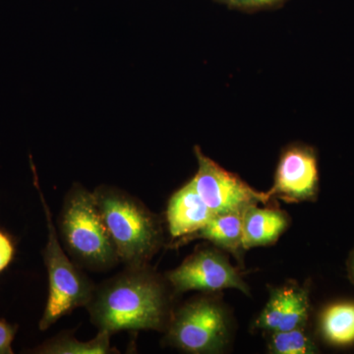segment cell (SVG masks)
Returning a JSON list of instances; mask_svg holds the SVG:
<instances>
[{
    "mask_svg": "<svg viewBox=\"0 0 354 354\" xmlns=\"http://www.w3.org/2000/svg\"><path fill=\"white\" fill-rule=\"evenodd\" d=\"M176 292L165 274L150 264L124 266L111 278L95 285L87 309L97 330L165 333L174 311Z\"/></svg>",
    "mask_w": 354,
    "mask_h": 354,
    "instance_id": "1",
    "label": "cell"
},
{
    "mask_svg": "<svg viewBox=\"0 0 354 354\" xmlns=\"http://www.w3.org/2000/svg\"><path fill=\"white\" fill-rule=\"evenodd\" d=\"M93 193L120 264H150L165 243L158 216L138 198L116 186L102 184Z\"/></svg>",
    "mask_w": 354,
    "mask_h": 354,
    "instance_id": "2",
    "label": "cell"
},
{
    "mask_svg": "<svg viewBox=\"0 0 354 354\" xmlns=\"http://www.w3.org/2000/svg\"><path fill=\"white\" fill-rule=\"evenodd\" d=\"M57 230L64 250L82 269L106 272L120 264L94 193L82 184L74 183L65 195Z\"/></svg>",
    "mask_w": 354,
    "mask_h": 354,
    "instance_id": "3",
    "label": "cell"
},
{
    "mask_svg": "<svg viewBox=\"0 0 354 354\" xmlns=\"http://www.w3.org/2000/svg\"><path fill=\"white\" fill-rule=\"evenodd\" d=\"M35 186L46 218L48 237L44 247V259L48 278V295L39 329L46 330L62 317L80 307L87 306L94 293L95 285L64 250L50 206L35 176Z\"/></svg>",
    "mask_w": 354,
    "mask_h": 354,
    "instance_id": "4",
    "label": "cell"
},
{
    "mask_svg": "<svg viewBox=\"0 0 354 354\" xmlns=\"http://www.w3.org/2000/svg\"><path fill=\"white\" fill-rule=\"evenodd\" d=\"M164 334L165 344L183 353L218 354L232 344L234 324L220 298L205 293L174 309Z\"/></svg>",
    "mask_w": 354,
    "mask_h": 354,
    "instance_id": "5",
    "label": "cell"
},
{
    "mask_svg": "<svg viewBox=\"0 0 354 354\" xmlns=\"http://www.w3.org/2000/svg\"><path fill=\"white\" fill-rule=\"evenodd\" d=\"M165 276L176 295L188 291L215 293L230 288L250 295L241 272L223 250L214 245L197 249Z\"/></svg>",
    "mask_w": 354,
    "mask_h": 354,
    "instance_id": "6",
    "label": "cell"
},
{
    "mask_svg": "<svg viewBox=\"0 0 354 354\" xmlns=\"http://www.w3.org/2000/svg\"><path fill=\"white\" fill-rule=\"evenodd\" d=\"M194 153L198 169L191 183L216 215L243 213L251 205L266 204L271 200L267 192L253 189L241 177L225 171L207 157L199 146L194 147Z\"/></svg>",
    "mask_w": 354,
    "mask_h": 354,
    "instance_id": "7",
    "label": "cell"
},
{
    "mask_svg": "<svg viewBox=\"0 0 354 354\" xmlns=\"http://www.w3.org/2000/svg\"><path fill=\"white\" fill-rule=\"evenodd\" d=\"M318 193L315 150L301 144L288 147L281 153L274 183L267 194L271 199L277 197L288 203H301L316 201Z\"/></svg>",
    "mask_w": 354,
    "mask_h": 354,
    "instance_id": "8",
    "label": "cell"
},
{
    "mask_svg": "<svg viewBox=\"0 0 354 354\" xmlns=\"http://www.w3.org/2000/svg\"><path fill=\"white\" fill-rule=\"evenodd\" d=\"M311 302L309 286L297 283L270 288L269 299L254 322V329L270 333L307 327Z\"/></svg>",
    "mask_w": 354,
    "mask_h": 354,
    "instance_id": "9",
    "label": "cell"
},
{
    "mask_svg": "<svg viewBox=\"0 0 354 354\" xmlns=\"http://www.w3.org/2000/svg\"><path fill=\"white\" fill-rule=\"evenodd\" d=\"M165 215L171 241H176L199 232L216 214L203 201L190 180L169 198Z\"/></svg>",
    "mask_w": 354,
    "mask_h": 354,
    "instance_id": "10",
    "label": "cell"
},
{
    "mask_svg": "<svg viewBox=\"0 0 354 354\" xmlns=\"http://www.w3.org/2000/svg\"><path fill=\"white\" fill-rule=\"evenodd\" d=\"M258 205H251L242 214L244 250L276 243L290 225L286 212Z\"/></svg>",
    "mask_w": 354,
    "mask_h": 354,
    "instance_id": "11",
    "label": "cell"
},
{
    "mask_svg": "<svg viewBox=\"0 0 354 354\" xmlns=\"http://www.w3.org/2000/svg\"><path fill=\"white\" fill-rule=\"evenodd\" d=\"M242 214L243 213L218 214L199 232L171 242L169 247L178 248L188 242L203 239L211 242L214 246L232 254L235 258L239 259L242 251H244Z\"/></svg>",
    "mask_w": 354,
    "mask_h": 354,
    "instance_id": "12",
    "label": "cell"
},
{
    "mask_svg": "<svg viewBox=\"0 0 354 354\" xmlns=\"http://www.w3.org/2000/svg\"><path fill=\"white\" fill-rule=\"evenodd\" d=\"M318 332L328 346H354V300H339L325 305L318 316Z\"/></svg>",
    "mask_w": 354,
    "mask_h": 354,
    "instance_id": "13",
    "label": "cell"
},
{
    "mask_svg": "<svg viewBox=\"0 0 354 354\" xmlns=\"http://www.w3.org/2000/svg\"><path fill=\"white\" fill-rule=\"evenodd\" d=\"M111 335L99 330L94 339L80 341L73 335L59 334L46 339L32 353L38 354H109L115 353L116 349L111 346Z\"/></svg>",
    "mask_w": 354,
    "mask_h": 354,
    "instance_id": "14",
    "label": "cell"
},
{
    "mask_svg": "<svg viewBox=\"0 0 354 354\" xmlns=\"http://www.w3.org/2000/svg\"><path fill=\"white\" fill-rule=\"evenodd\" d=\"M268 351L274 354H315L319 353L313 335L307 327L270 333Z\"/></svg>",
    "mask_w": 354,
    "mask_h": 354,
    "instance_id": "15",
    "label": "cell"
},
{
    "mask_svg": "<svg viewBox=\"0 0 354 354\" xmlns=\"http://www.w3.org/2000/svg\"><path fill=\"white\" fill-rule=\"evenodd\" d=\"M16 335V327L0 321V354H12V342Z\"/></svg>",
    "mask_w": 354,
    "mask_h": 354,
    "instance_id": "16",
    "label": "cell"
},
{
    "mask_svg": "<svg viewBox=\"0 0 354 354\" xmlns=\"http://www.w3.org/2000/svg\"><path fill=\"white\" fill-rule=\"evenodd\" d=\"M14 255V246L10 239L0 232V272L10 264Z\"/></svg>",
    "mask_w": 354,
    "mask_h": 354,
    "instance_id": "17",
    "label": "cell"
},
{
    "mask_svg": "<svg viewBox=\"0 0 354 354\" xmlns=\"http://www.w3.org/2000/svg\"><path fill=\"white\" fill-rule=\"evenodd\" d=\"M283 0H232L230 6L241 9H256L276 6Z\"/></svg>",
    "mask_w": 354,
    "mask_h": 354,
    "instance_id": "18",
    "label": "cell"
},
{
    "mask_svg": "<svg viewBox=\"0 0 354 354\" xmlns=\"http://www.w3.org/2000/svg\"><path fill=\"white\" fill-rule=\"evenodd\" d=\"M346 267H348L349 279H351V283L354 285V249L351 251V254H349Z\"/></svg>",
    "mask_w": 354,
    "mask_h": 354,
    "instance_id": "19",
    "label": "cell"
},
{
    "mask_svg": "<svg viewBox=\"0 0 354 354\" xmlns=\"http://www.w3.org/2000/svg\"><path fill=\"white\" fill-rule=\"evenodd\" d=\"M218 1L225 2V3H228L230 6V3H232V0H218Z\"/></svg>",
    "mask_w": 354,
    "mask_h": 354,
    "instance_id": "20",
    "label": "cell"
}]
</instances>
